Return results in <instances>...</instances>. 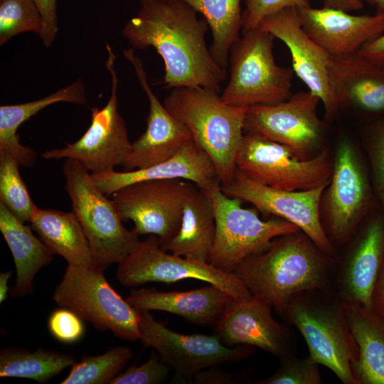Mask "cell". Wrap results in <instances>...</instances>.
<instances>
[{"label":"cell","instance_id":"cell-1","mask_svg":"<svg viewBox=\"0 0 384 384\" xmlns=\"http://www.w3.org/2000/svg\"><path fill=\"white\" fill-rule=\"evenodd\" d=\"M141 4L122 33L132 48L152 47L161 55L165 87H202L220 93L228 73L207 47L206 21L182 0H144Z\"/></svg>","mask_w":384,"mask_h":384},{"label":"cell","instance_id":"cell-2","mask_svg":"<svg viewBox=\"0 0 384 384\" xmlns=\"http://www.w3.org/2000/svg\"><path fill=\"white\" fill-rule=\"evenodd\" d=\"M332 257L298 230L273 238L233 272L252 296L282 315L294 294L331 287Z\"/></svg>","mask_w":384,"mask_h":384},{"label":"cell","instance_id":"cell-3","mask_svg":"<svg viewBox=\"0 0 384 384\" xmlns=\"http://www.w3.org/2000/svg\"><path fill=\"white\" fill-rule=\"evenodd\" d=\"M164 105L210 158L220 183L231 181L249 107L227 104L219 92L202 87L173 88Z\"/></svg>","mask_w":384,"mask_h":384},{"label":"cell","instance_id":"cell-4","mask_svg":"<svg viewBox=\"0 0 384 384\" xmlns=\"http://www.w3.org/2000/svg\"><path fill=\"white\" fill-rule=\"evenodd\" d=\"M303 336L309 355L329 368L344 384H356L351 365L358 347L350 331L346 304L331 287L302 291L281 315Z\"/></svg>","mask_w":384,"mask_h":384},{"label":"cell","instance_id":"cell-5","mask_svg":"<svg viewBox=\"0 0 384 384\" xmlns=\"http://www.w3.org/2000/svg\"><path fill=\"white\" fill-rule=\"evenodd\" d=\"M63 171L72 211L89 242L92 263L103 270L119 264L136 248L139 235L123 225L113 200L97 188L91 173L78 161L66 159Z\"/></svg>","mask_w":384,"mask_h":384},{"label":"cell","instance_id":"cell-6","mask_svg":"<svg viewBox=\"0 0 384 384\" xmlns=\"http://www.w3.org/2000/svg\"><path fill=\"white\" fill-rule=\"evenodd\" d=\"M274 38L260 26L242 31L230 50V78L220 95L223 102L251 107L279 103L292 95L294 71L276 63Z\"/></svg>","mask_w":384,"mask_h":384},{"label":"cell","instance_id":"cell-7","mask_svg":"<svg viewBox=\"0 0 384 384\" xmlns=\"http://www.w3.org/2000/svg\"><path fill=\"white\" fill-rule=\"evenodd\" d=\"M92 263L70 265L53 294L60 307L68 308L99 331H110L122 339H140V311L123 299Z\"/></svg>","mask_w":384,"mask_h":384},{"label":"cell","instance_id":"cell-8","mask_svg":"<svg viewBox=\"0 0 384 384\" xmlns=\"http://www.w3.org/2000/svg\"><path fill=\"white\" fill-rule=\"evenodd\" d=\"M373 190L358 149L350 139H341L320 206L324 229L337 252L365 220L373 206Z\"/></svg>","mask_w":384,"mask_h":384},{"label":"cell","instance_id":"cell-9","mask_svg":"<svg viewBox=\"0 0 384 384\" xmlns=\"http://www.w3.org/2000/svg\"><path fill=\"white\" fill-rule=\"evenodd\" d=\"M236 169L259 183L287 191H302L329 183L333 157L324 147L303 159L289 146L244 132L235 159Z\"/></svg>","mask_w":384,"mask_h":384},{"label":"cell","instance_id":"cell-10","mask_svg":"<svg viewBox=\"0 0 384 384\" xmlns=\"http://www.w3.org/2000/svg\"><path fill=\"white\" fill-rule=\"evenodd\" d=\"M203 190L212 205L216 225L208 262L218 270L233 272L242 260L273 238L300 230L277 217L261 219L257 208L242 207V200L227 196L220 186Z\"/></svg>","mask_w":384,"mask_h":384},{"label":"cell","instance_id":"cell-11","mask_svg":"<svg viewBox=\"0 0 384 384\" xmlns=\"http://www.w3.org/2000/svg\"><path fill=\"white\" fill-rule=\"evenodd\" d=\"M105 67L111 76V94L106 105L93 107L91 123L84 134L63 148L45 151L46 159H70L78 161L91 174H100L122 166L131 148L125 122L118 110L119 78L112 48L106 46Z\"/></svg>","mask_w":384,"mask_h":384},{"label":"cell","instance_id":"cell-12","mask_svg":"<svg viewBox=\"0 0 384 384\" xmlns=\"http://www.w3.org/2000/svg\"><path fill=\"white\" fill-rule=\"evenodd\" d=\"M160 244L157 236L150 235L117 264V277L122 285L137 287L153 282L171 284L195 279L218 287L235 299L252 296L233 272L222 271L206 262L169 253Z\"/></svg>","mask_w":384,"mask_h":384},{"label":"cell","instance_id":"cell-13","mask_svg":"<svg viewBox=\"0 0 384 384\" xmlns=\"http://www.w3.org/2000/svg\"><path fill=\"white\" fill-rule=\"evenodd\" d=\"M320 99L309 90L274 105L249 107L244 132H251L291 148L301 159L323 148L326 126L317 114Z\"/></svg>","mask_w":384,"mask_h":384},{"label":"cell","instance_id":"cell-14","mask_svg":"<svg viewBox=\"0 0 384 384\" xmlns=\"http://www.w3.org/2000/svg\"><path fill=\"white\" fill-rule=\"evenodd\" d=\"M195 185L180 178L146 180L111 196L122 220H132L139 235H154L164 243L178 233L185 202Z\"/></svg>","mask_w":384,"mask_h":384},{"label":"cell","instance_id":"cell-15","mask_svg":"<svg viewBox=\"0 0 384 384\" xmlns=\"http://www.w3.org/2000/svg\"><path fill=\"white\" fill-rule=\"evenodd\" d=\"M341 249L342 254L332 257L331 289L344 302L371 309L373 292L384 264L383 213L363 221Z\"/></svg>","mask_w":384,"mask_h":384},{"label":"cell","instance_id":"cell-16","mask_svg":"<svg viewBox=\"0 0 384 384\" xmlns=\"http://www.w3.org/2000/svg\"><path fill=\"white\" fill-rule=\"evenodd\" d=\"M140 340L181 377H192L210 367L249 358L252 346H228L213 335L182 334L157 321L150 311H140Z\"/></svg>","mask_w":384,"mask_h":384},{"label":"cell","instance_id":"cell-17","mask_svg":"<svg viewBox=\"0 0 384 384\" xmlns=\"http://www.w3.org/2000/svg\"><path fill=\"white\" fill-rule=\"evenodd\" d=\"M328 184L302 191H287L255 182L236 170L233 179L220 184L230 197L252 203L263 213L287 220L304 232L326 254L337 252L324 229L320 213L323 192Z\"/></svg>","mask_w":384,"mask_h":384},{"label":"cell","instance_id":"cell-18","mask_svg":"<svg viewBox=\"0 0 384 384\" xmlns=\"http://www.w3.org/2000/svg\"><path fill=\"white\" fill-rule=\"evenodd\" d=\"M123 55L134 68L149 102L146 129L132 142L122 166L125 171H132L171 159L192 140V136L188 127L166 110L151 90L143 63L135 55L134 49H124Z\"/></svg>","mask_w":384,"mask_h":384},{"label":"cell","instance_id":"cell-19","mask_svg":"<svg viewBox=\"0 0 384 384\" xmlns=\"http://www.w3.org/2000/svg\"><path fill=\"white\" fill-rule=\"evenodd\" d=\"M272 309L254 296L233 299L214 326V334L226 346L257 347L279 359L294 354L292 332L274 319Z\"/></svg>","mask_w":384,"mask_h":384},{"label":"cell","instance_id":"cell-20","mask_svg":"<svg viewBox=\"0 0 384 384\" xmlns=\"http://www.w3.org/2000/svg\"><path fill=\"white\" fill-rule=\"evenodd\" d=\"M282 41L290 51L294 73L324 105L327 117L338 108L329 85L328 65L331 56L305 32L297 9L287 7L265 17L258 25Z\"/></svg>","mask_w":384,"mask_h":384},{"label":"cell","instance_id":"cell-21","mask_svg":"<svg viewBox=\"0 0 384 384\" xmlns=\"http://www.w3.org/2000/svg\"><path fill=\"white\" fill-rule=\"evenodd\" d=\"M302 28L331 57L357 53L384 32V14L352 15L341 10L311 6L298 8Z\"/></svg>","mask_w":384,"mask_h":384},{"label":"cell","instance_id":"cell-22","mask_svg":"<svg viewBox=\"0 0 384 384\" xmlns=\"http://www.w3.org/2000/svg\"><path fill=\"white\" fill-rule=\"evenodd\" d=\"M91 175L97 188L107 196L129 184L152 179L180 178L203 189L218 188L221 184L212 160L193 139L171 159L150 167Z\"/></svg>","mask_w":384,"mask_h":384},{"label":"cell","instance_id":"cell-23","mask_svg":"<svg viewBox=\"0 0 384 384\" xmlns=\"http://www.w3.org/2000/svg\"><path fill=\"white\" fill-rule=\"evenodd\" d=\"M328 79L338 110L353 107L370 113L384 112V67L358 53L331 57Z\"/></svg>","mask_w":384,"mask_h":384},{"label":"cell","instance_id":"cell-24","mask_svg":"<svg viewBox=\"0 0 384 384\" xmlns=\"http://www.w3.org/2000/svg\"><path fill=\"white\" fill-rule=\"evenodd\" d=\"M233 299L229 294L213 284L184 292L140 288L131 290L126 298L139 311H163L198 325L213 326Z\"/></svg>","mask_w":384,"mask_h":384},{"label":"cell","instance_id":"cell-25","mask_svg":"<svg viewBox=\"0 0 384 384\" xmlns=\"http://www.w3.org/2000/svg\"><path fill=\"white\" fill-rule=\"evenodd\" d=\"M347 321L358 347L351 365L356 384H384V317L372 309L346 303Z\"/></svg>","mask_w":384,"mask_h":384},{"label":"cell","instance_id":"cell-26","mask_svg":"<svg viewBox=\"0 0 384 384\" xmlns=\"http://www.w3.org/2000/svg\"><path fill=\"white\" fill-rule=\"evenodd\" d=\"M215 218L210 201L196 185L183 207L178 233L160 244L165 251L188 259L208 262L215 235Z\"/></svg>","mask_w":384,"mask_h":384},{"label":"cell","instance_id":"cell-27","mask_svg":"<svg viewBox=\"0 0 384 384\" xmlns=\"http://www.w3.org/2000/svg\"><path fill=\"white\" fill-rule=\"evenodd\" d=\"M0 230L14 258L16 279L11 292L15 297L31 294L37 272L53 260V254L31 229L0 203Z\"/></svg>","mask_w":384,"mask_h":384},{"label":"cell","instance_id":"cell-28","mask_svg":"<svg viewBox=\"0 0 384 384\" xmlns=\"http://www.w3.org/2000/svg\"><path fill=\"white\" fill-rule=\"evenodd\" d=\"M87 102L85 87L81 79L59 89L41 99L17 105L0 107V150L12 154L23 167L33 166L36 153L31 147L21 144L17 129L21 124L41 110L57 102L85 105Z\"/></svg>","mask_w":384,"mask_h":384},{"label":"cell","instance_id":"cell-29","mask_svg":"<svg viewBox=\"0 0 384 384\" xmlns=\"http://www.w3.org/2000/svg\"><path fill=\"white\" fill-rule=\"evenodd\" d=\"M30 223L49 250L63 257L68 265L92 263L89 242L73 211L43 209L36 205Z\"/></svg>","mask_w":384,"mask_h":384},{"label":"cell","instance_id":"cell-30","mask_svg":"<svg viewBox=\"0 0 384 384\" xmlns=\"http://www.w3.org/2000/svg\"><path fill=\"white\" fill-rule=\"evenodd\" d=\"M202 14L212 33L210 52L218 64L228 66L230 48L242 28L241 0H182Z\"/></svg>","mask_w":384,"mask_h":384},{"label":"cell","instance_id":"cell-31","mask_svg":"<svg viewBox=\"0 0 384 384\" xmlns=\"http://www.w3.org/2000/svg\"><path fill=\"white\" fill-rule=\"evenodd\" d=\"M75 362V358L69 354L41 348L31 352L7 347L0 353V377L29 378L45 383Z\"/></svg>","mask_w":384,"mask_h":384},{"label":"cell","instance_id":"cell-32","mask_svg":"<svg viewBox=\"0 0 384 384\" xmlns=\"http://www.w3.org/2000/svg\"><path fill=\"white\" fill-rule=\"evenodd\" d=\"M132 352L127 346H116L105 353L95 356H83L72 365L68 376L61 384H105L119 374L132 359Z\"/></svg>","mask_w":384,"mask_h":384},{"label":"cell","instance_id":"cell-33","mask_svg":"<svg viewBox=\"0 0 384 384\" xmlns=\"http://www.w3.org/2000/svg\"><path fill=\"white\" fill-rule=\"evenodd\" d=\"M19 166L12 154L0 150V203L25 223H30L36 204L20 175Z\"/></svg>","mask_w":384,"mask_h":384},{"label":"cell","instance_id":"cell-34","mask_svg":"<svg viewBox=\"0 0 384 384\" xmlns=\"http://www.w3.org/2000/svg\"><path fill=\"white\" fill-rule=\"evenodd\" d=\"M43 21L33 0H0V45L22 33L41 35Z\"/></svg>","mask_w":384,"mask_h":384},{"label":"cell","instance_id":"cell-35","mask_svg":"<svg viewBox=\"0 0 384 384\" xmlns=\"http://www.w3.org/2000/svg\"><path fill=\"white\" fill-rule=\"evenodd\" d=\"M278 369L257 384H320L319 364L309 355L297 357L294 353L281 359Z\"/></svg>","mask_w":384,"mask_h":384},{"label":"cell","instance_id":"cell-36","mask_svg":"<svg viewBox=\"0 0 384 384\" xmlns=\"http://www.w3.org/2000/svg\"><path fill=\"white\" fill-rule=\"evenodd\" d=\"M372 186L384 215V117L371 126L366 139Z\"/></svg>","mask_w":384,"mask_h":384},{"label":"cell","instance_id":"cell-37","mask_svg":"<svg viewBox=\"0 0 384 384\" xmlns=\"http://www.w3.org/2000/svg\"><path fill=\"white\" fill-rule=\"evenodd\" d=\"M171 367L152 352L149 360L140 366L134 364L118 374L111 384H157L169 377Z\"/></svg>","mask_w":384,"mask_h":384},{"label":"cell","instance_id":"cell-38","mask_svg":"<svg viewBox=\"0 0 384 384\" xmlns=\"http://www.w3.org/2000/svg\"><path fill=\"white\" fill-rule=\"evenodd\" d=\"M48 327L50 334L64 343L80 341L85 331L82 319L73 311L65 307L58 309L50 314Z\"/></svg>","mask_w":384,"mask_h":384},{"label":"cell","instance_id":"cell-39","mask_svg":"<svg viewBox=\"0 0 384 384\" xmlns=\"http://www.w3.org/2000/svg\"><path fill=\"white\" fill-rule=\"evenodd\" d=\"M242 30L254 29L267 16L287 7L310 6L309 0H245Z\"/></svg>","mask_w":384,"mask_h":384},{"label":"cell","instance_id":"cell-40","mask_svg":"<svg viewBox=\"0 0 384 384\" xmlns=\"http://www.w3.org/2000/svg\"><path fill=\"white\" fill-rule=\"evenodd\" d=\"M43 21V29L39 37L46 47L54 42L58 31L57 0H33Z\"/></svg>","mask_w":384,"mask_h":384},{"label":"cell","instance_id":"cell-41","mask_svg":"<svg viewBox=\"0 0 384 384\" xmlns=\"http://www.w3.org/2000/svg\"><path fill=\"white\" fill-rule=\"evenodd\" d=\"M358 53L384 67V32L363 45Z\"/></svg>","mask_w":384,"mask_h":384},{"label":"cell","instance_id":"cell-42","mask_svg":"<svg viewBox=\"0 0 384 384\" xmlns=\"http://www.w3.org/2000/svg\"><path fill=\"white\" fill-rule=\"evenodd\" d=\"M236 375L217 370H202L194 376L195 383L225 384L236 381Z\"/></svg>","mask_w":384,"mask_h":384},{"label":"cell","instance_id":"cell-43","mask_svg":"<svg viewBox=\"0 0 384 384\" xmlns=\"http://www.w3.org/2000/svg\"><path fill=\"white\" fill-rule=\"evenodd\" d=\"M371 309L384 317V264L373 292Z\"/></svg>","mask_w":384,"mask_h":384},{"label":"cell","instance_id":"cell-44","mask_svg":"<svg viewBox=\"0 0 384 384\" xmlns=\"http://www.w3.org/2000/svg\"><path fill=\"white\" fill-rule=\"evenodd\" d=\"M322 2L323 7L346 12L358 11L363 7L361 0H322Z\"/></svg>","mask_w":384,"mask_h":384},{"label":"cell","instance_id":"cell-45","mask_svg":"<svg viewBox=\"0 0 384 384\" xmlns=\"http://www.w3.org/2000/svg\"><path fill=\"white\" fill-rule=\"evenodd\" d=\"M11 271L4 272L0 274V302H4L9 292V280L11 276Z\"/></svg>","mask_w":384,"mask_h":384},{"label":"cell","instance_id":"cell-46","mask_svg":"<svg viewBox=\"0 0 384 384\" xmlns=\"http://www.w3.org/2000/svg\"><path fill=\"white\" fill-rule=\"evenodd\" d=\"M366 1L376 9L377 13L384 14V0H366Z\"/></svg>","mask_w":384,"mask_h":384},{"label":"cell","instance_id":"cell-47","mask_svg":"<svg viewBox=\"0 0 384 384\" xmlns=\"http://www.w3.org/2000/svg\"><path fill=\"white\" fill-rule=\"evenodd\" d=\"M141 1H144V0H141Z\"/></svg>","mask_w":384,"mask_h":384}]
</instances>
